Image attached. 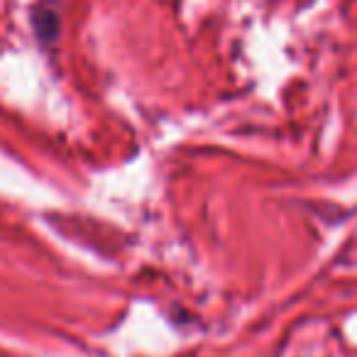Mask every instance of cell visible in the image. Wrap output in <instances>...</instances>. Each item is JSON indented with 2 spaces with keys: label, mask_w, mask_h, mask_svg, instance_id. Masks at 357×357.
<instances>
[]
</instances>
